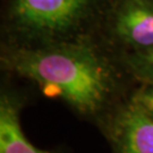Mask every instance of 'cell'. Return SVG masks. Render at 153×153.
Instances as JSON below:
<instances>
[{"label": "cell", "instance_id": "obj_3", "mask_svg": "<svg viewBox=\"0 0 153 153\" xmlns=\"http://www.w3.org/2000/svg\"><path fill=\"white\" fill-rule=\"evenodd\" d=\"M111 137L116 153H153V118L131 101L115 116Z\"/></svg>", "mask_w": 153, "mask_h": 153}, {"label": "cell", "instance_id": "obj_1", "mask_svg": "<svg viewBox=\"0 0 153 153\" xmlns=\"http://www.w3.org/2000/svg\"><path fill=\"white\" fill-rule=\"evenodd\" d=\"M6 61L18 75L36 83L47 97L60 99L83 115L100 111L114 90L108 65L84 43L18 49Z\"/></svg>", "mask_w": 153, "mask_h": 153}, {"label": "cell", "instance_id": "obj_6", "mask_svg": "<svg viewBox=\"0 0 153 153\" xmlns=\"http://www.w3.org/2000/svg\"><path fill=\"white\" fill-rule=\"evenodd\" d=\"M127 65L140 81L144 84H153V47L135 51L127 58Z\"/></svg>", "mask_w": 153, "mask_h": 153}, {"label": "cell", "instance_id": "obj_2", "mask_svg": "<svg viewBox=\"0 0 153 153\" xmlns=\"http://www.w3.org/2000/svg\"><path fill=\"white\" fill-rule=\"evenodd\" d=\"M91 0H14L11 16L23 30L40 34L65 32L83 18Z\"/></svg>", "mask_w": 153, "mask_h": 153}, {"label": "cell", "instance_id": "obj_5", "mask_svg": "<svg viewBox=\"0 0 153 153\" xmlns=\"http://www.w3.org/2000/svg\"><path fill=\"white\" fill-rule=\"evenodd\" d=\"M21 103L5 93L0 99V153H52L36 148L21 126Z\"/></svg>", "mask_w": 153, "mask_h": 153}, {"label": "cell", "instance_id": "obj_4", "mask_svg": "<svg viewBox=\"0 0 153 153\" xmlns=\"http://www.w3.org/2000/svg\"><path fill=\"white\" fill-rule=\"evenodd\" d=\"M115 32L135 51L153 47V0H121L116 11Z\"/></svg>", "mask_w": 153, "mask_h": 153}, {"label": "cell", "instance_id": "obj_7", "mask_svg": "<svg viewBox=\"0 0 153 153\" xmlns=\"http://www.w3.org/2000/svg\"><path fill=\"white\" fill-rule=\"evenodd\" d=\"M131 101L153 118V84H144L133 95Z\"/></svg>", "mask_w": 153, "mask_h": 153}]
</instances>
